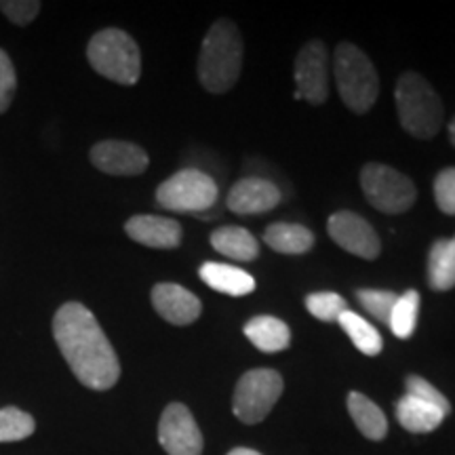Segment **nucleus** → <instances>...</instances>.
Wrapping results in <instances>:
<instances>
[{
  "instance_id": "1",
  "label": "nucleus",
  "mask_w": 455,
  "mask_h": 455,
  "mask_svg": "<svg viewBox=\"0 0 455 455\" xmlns=\"http://www.w3.org/2000/svg\"><path fill=\"white\" fill-rule=\"evenodd\" d=\"M53 338L68 367L91 390H110L121 378V363L93 312L68 301L53 316Z\"/></svg>"
},
{
  "instance_id": "2",
  "label": "nucleus",
  "mask_w": 455,
  "mask_h": 455,
  "mask_svg": "<svg viewBox=\"0 0 455 455\" xmlns=\"http://www.w3.org/2000/svg\"><path fill=\"white\" fill-rule=\"evenodd\" d=\"M243 70V38L230 20H218L203 38L198 81L209 93H226Z\"/></svg>"
},
{
  "instance_id": "3",
  "label": "nucleus",
  "mask_w": 455,
  "mask_h": 455,
  "mask_svg": "<svg viewBox=\"0 0 455 455\" xmlns=\"http://www.w3.org/2000/svg\"><path fill=\"white\" fill-rule=\"evenodd\" d=\"M396 110L403 129L418 140H430L443 127V101L432 84L415 72H405L396 83Z\"/></svg>"
},
{
  "instance_id": "4",
  "label": "nucleus",
  "mask_w": 455,
  "mask_h": 455,
  "mask_svg": "<svg viewBox=\"0 0 455 455\" xmlns=\"http://www.w3.org/2000/svg\"><path fill=\"white\" fill-rule=\"evenodd\" d=\"M333 78L339 98L355 114H367L379 95V76L371 60L355 44L341 43L335 49Z\"/></svg>"
},
{
  "instance_id": "5",
  "label": "nucleus",
  "mask_w": 455,
  "mask_h": 455,
  "mask_svg": "<svg viewBox=\"0 0 455 455\" xmlns=\"http://www.w3.org/2000/svg\"><path fill=\"white\" fill-rule=\"evenodd\" d=\"M87 60L93 70L118 84H135L141 74L138 43L118 28H106L89 41Z\"/></svg>"
},
{
  "instance_id": "6",
  "label": "nucleus",
  "mask_w": 455,
  "mask_h": 455,
  "mask_svg": "<svg viewBox=\"0 0 455 455\" xmlns=\"http://www.w3.org/2000/svg\"><path fill=\"white\" fill-rule=\"evenodd\" d=\"M220 188L201 169H181L156 190V203L169 212L201 215L218 204Z\"/></svg>"
},
{
  "instance_id": "7",
  "label": "nucleus",
  "mask_w": 455,
  "mask_h": 455,
  "mask_svg": "<svg viewBox=\"0 0 455 455\" xmlns=\"http://www.w3.org/2000/svg\"><path fill=\"white\" fill-rule=\"evenodd\" d=\"M361 186L369 204L378 212L390 215L409 212L418 198L413 181L401 171L382 163H367L363 167Z\"/></svg>"
},
{
  "instance_id": "8",
  "label": "nucleus",
  "mask_w": 455,
  "mask_h": 455,
  "mask_svg": "<svg viewBox=\"0 0 455 455\" xmlns=\"http://www.w3.org/2000/svg\"><path fill=\"white\" fill-rule=\"evenodd\" d=\"M283 395V378L275 369H251L238 379L232 409L243 424H259Z\"/></svg>"
},
{
  "instance_id": "9",
  "label": "nucleus",
  "mask_w": 455,
  "mask_h": 455,
  "mask_svg": "<svg viewBox=\"0 0 455 455\" xmlns=\"http://www.w3.org/2000/svg\"><path fill=\"white\" fill-rule=\"evenodd\" d=\"M329 53L321 41L306 44L295 60V100L325 104L329 98Z\"/></svg>"
},
{
  "instance_id": "10",
  "label": "nucleus",
  "mask_w": 455,
  "mask_h": 455,
  "mask_svg": "<svg viewBox=\"0 0 455 455\" xmlns=\"http://www.w3.org/2000/svg\"><path fill=\"white\" fill-rule=\"evenodd\" d=\"M158 441L167 455H203V432L181 403H171L158 422Z\"/></svg>"
},
{
  "instance_id": "11",
  "label": "nucleus",
  "mask_w": 455,
  "mask_h": 455,
  "mask_svg": "<svg viewBox=\"0 0 455 455\" xmlns=\"http://www.w3.org/2000/svg\"><path fill=\"white\" fill-rule=\"evenodd\" d=\"M329 236L338 247L363 259H375L382 253L378 232L365 218L352 212H338L329 218Z\"/></svg>"
},
{
  "instance_id": "12",
  "label": "nucleus",
  "mask_w": 455,
  "mask_h": 455,
  "mask_svg": "<svg viewBox=\"0 0 455 455\" xmlns=\"http://www.w3.org/2000/svg\"><path fill=\"white\" fill-rule=\"evenodd\" d=\"M91 163L98 167L101 173L116 175V178H131V175H141L150 164L144 148L131 141L106 140L91 148Z\"/></svg>"
},
{
  "instance_id": "13",
  "label": "nucleus",
  "mask_w": 455,
  "mask_h": 455,
  "mask_svg": "<svg viewBox=\"0 0 455 455\" xmlns=\"http://www.w3.org/2000/svg\"><path fill=\"white\" fill-rule=\"evenodd\" d=\"M283 201L281 188L266 178H244L230 188L226 207L236 215H255L275 209Z\"/></svg>"
},
{
  "instance_id": "14",
  "label": "nucleus",
  "mask_w": 455,
  "mask_h": 455,
  "mask_svg": "<svg viewBox=\"0 0 455 455\" xmlns=\"http://www.w3.org/2000/svg\"><path fill=\"white\" fill-rule=\"evenodd\" d=\"M152 306L171 325H192L203 312L201 299L175 283H158L150 293Z\"/></svg>"
},
{
  "instance_id": "15",
  "label": "nucleus",
  "mask_w": 455,
  "mask_h": 455,
  "mask_svg": "<svg viewBox=\"0 0 455 455\" xmlns=\"http://www.w3.org/2000/svg\"><path fill=\"white\" fill-rule=\"evenodd\" d=\"M124 232L135 243L152 249H175L184 236L178 221L161 215H135L124 224Z\"/></svg>"
},
{
  "instance_id": "16",
  "label": "nucleus",
  "mask_w": 455,
  "mask_h": 455,
  "mask_svg": "<svg viewBox=\"0 0 455 455\" xmlns=\"http://www.w3.org/2000/svg\"><path fill=\"white\" fill-rule=\"evenodd\" d=\"M203 283L212 287L213 291L232 295V298H241V295H249L255 289V278L236 266L230 264H218V261H207L198 270Z\"/></svg>"
},
{
  "instance_id": "17",
  "label": "nucleus",
  "mask_w": 455,
  "mask_h": 455,
  "mask_svg": "<svg viewBox=\"0 0 455 455\" xmlns=\"http://www.w3.org/2000/svg\"><path fill=\"white\" fill-rule=\"evenodd\" d=\"M244 335H247L255 348L268 352V355L289 348V344H291V329L287 327V323L268 315L253 316L244 325Z\"/></svg>"
},
{
  "instance_id": "18",
  "label": "nucleus",
  "mask_w": 455,
  "mask_h": 455,
  "mask_svg": "<svg viewBox=\"0 0 455 455\" xmlns=\"http://www.w3.org/2000/svg\"><path fill=\"white\" fill-rule=\"evenodd\" d=\"M447 415L441 411V409L428 405V403L419 401L415 396H401L396 403V419L403 428L409 432H418V435H424V432L436 430L443 424Z\"/></svg>"
},
{
  "instance_id": "19",
  "label": "nucleus",
  "mask_w": 455,
  "mask_h": 455,
  "mask_svg": "<svg viewBox=\"0 0 455 455\" xmlns=\"http://www.w3.org/2000/svg\"><path fill=\"white\" fill-rule=\"evenodd\" d=\"M212 244L224 258L236 261H253L259 255V244L255 236L241 226H224L213 230Z\"/></svg>"
},
{
  "instance_id": "20",
  "label": "nucleus",
  "mask_w": 455,
  "mask_h": 455,
  "mask_svg": "<svg viewBox=\"0 0 455 455\" xmlns=\"http://www.w3.org/2000/svg\"><path fill=\"white\" fill-rule=\"evenodd\" d=\"M264 241L276 253L284 255H299L308 253L315 247V235L301 224H287V221H278L266 228Z\"/></svg>"
},
{
  "instance_id": "21",
  "label": "nucleus",
  "mask_w": 455,
  "mask_h": 455,
  "mask_svg": "<svg viewBox=\"0 0 455 455\" xmlns=\"http://www.w3.org/2000/svg\"><path fill=\"white\" fill-rule=\"evenodd\" d=\"M348 411L352 422L369 441H382L388 435V419H386L384 411L361 392H350L348 395Z\"/></svg>"
},
{
  "instance_id": "22",
  "label": "nucleus",
  "mask_w": 455,
  "mask_h": 455,
  "mask_svg": "<svg viewBox=\"0 0 455 455\" xmlns=\"http://www.w3.org/2000/svg\"><path fill=\"white\" fill-rule=\"evenodd\" d=\"M428 284L435 291L455 287V236L439 238L428 253Z\"/></svg>"
},
{
  "instance_id": "23",
  "label": "nucleus",
  "mask_w": 455,
  "mask_h": 455,
  "mask_svg": "<svg viewBox=\"0 0 455 455\" xmlns=\"http://www.w3.org/2000/svg\"><path fill=\"white\" fill-rule=\"evenodd\" d=\"M338 323L341 325V329L348 333L352 344H355L356 348L363 352V355L378 356L379 352H382V346H384L382 335L378 333V329H375L371 323H367L365 318L358 316L356 312L344 310L339 315Z\"/></svg>"
},
{
  "instance_id": "24",
  "label": "nucleus",
  "mask_w": 455,
  "mask_h": 455,
  "mask_svg": "<svg viewBox=\"0 0 455 455\" xmlns=\"http://www.w3.org/2000/svg\"><path fill=\"white\" fill-rule=\"evenodd\" d=\"M418 312H419V293L418 291H405L398 295L395 308L390 312L388 327L390 331L396 335L398 339H409L418 325Z\"/></svg>"
},
{
  "instance_id": "25",
  "label": "nucleus",
  "mask_w": 455,
  "mask_h": 455,
  "mask_svg": "<svg viewBox=\"0 0 455 455\" xmlns=\"http://www.w3.org/2000/svg\"><path fill=\"white\" fill-rule=\"evenodd\" d=\"M36 422L30 413L17 407L0 409V443H17L34 435Z\"/></svg>"
},
{
  "instance_id": "26",
  "label": "nucleus",
  "mask_w": 455,
  "mask_h": 455,
  "mask_svg": "<svg viewBox=\"0 0 455 455\" xmlns=\"http://www.w3.org/2000/svg\"><path fill=\"white\" fill-rule=\"evenodd\" d=\"M398 295L395 291H384V289H358L356 299L373 318L388 325L390 312L395 308Z\"/></svg>"
},
{
  "instance_id": "27",
  "label": "nucleus",
  "mask_w": 455,
  "mask_h": 455,
  "mask_svg": "<svg viewBox=\"0 0 455 455\" xmlns=\"http://www.w3.org/2000/svg\"><path fill=\"white\" fill-rule=\"evenodd\" d=\"M306 308H308L312 316L325 323L338 321L341 312L348 310L346 308V299L333 291H318L306 295Z\"/></svg>"
},
{
  "instance_id": "28",
  "label": "nucleus",
  "mask_w": 455,
  "mask_h": 455,
  "mask_svg": "<svg viewBox=\"0 0 455 455\" xmlns=\"http://www.w3.org/2000/svg\"><path fill=\"white\" fill-rule=\"evenodd\" d=\"M405 388H407L409 396H415V398H419V401L428 403V405H432V407L441 409L445 415L451 413V403H449L447 396L443 395L441 390H436L435 386L428 382V379L419 378V375H407Z\"/></svg>"
},
{
  "instance_id": "29",
  "label": "nucleus",
  "mask_w": 455,
  "mask_h": 455,
  "mask_svg": "<svg viewBox=\"0 0 455 455\" xmlns=\"http://www.w3.org/2000/svg\"><path fill=\"white\" fill-rule=\"evenodd\" d=\"M17 93V74L13 61L7 55V51L0 49V114H4L13 104Z\"/></svg>"
},
{
  "instance_id": "30",
  "label": "nucleus",
  "mask_w": 455,
  "mask_h": 455,
  "mask_svg": "<svg viewBox=\"0 0 455 455\" xmlns=\"http://www.w3.org/2000/svg\"><path fill=\"white\" fill-rule=\"evenodd\" d=\"M435 201L447 215H455V167L443 169L435 180Z\"/></svg>"
},
{
  "instance_id": "31",
  "label": "nucleus",
  "mask_w": 455,
  "mask_h": 455,
  "mask_svg": "<svg viewBox=\"0 0 455 455\" xmlns=\"http://www.w3.org/2000/svg\"><path fill=\"white\" fill-rule=\"evenodd\" d=\"M0 11L9 17L17 26H28L34 17L41 13V3L38 0H3Z\"/></svg>"
},
{
  "instance_id": "32",
  "label": "nucleus",
  "mask_w": 455,
  "mask_h": 455,
  "mask_svg": "<svg viewBox=\"0 0 455 455\" xmlns=\"http://www.w3.org/2000/svg\"><path fill=\"white\" fill-rule=\"evenodd\" d=\"M228 455H261V453L253 451V449H247V447H236V449H232Z\"/></svg>"
},
{
  "instance_id": "33",
  "label": "nucleus",
  "mask_w": 455,
  "mask_h": 455,
  "mask_svg": "<svg viewBox=\"0 0 455 455\" xmlns=\"http://www.w3.org/2000/svg\"><path fill=\"white\" fill-rule=\"evenodd\" d=\"M449 140H451V144L455 146V118L449 123Z\"/></svg>"
}]
</instances>
